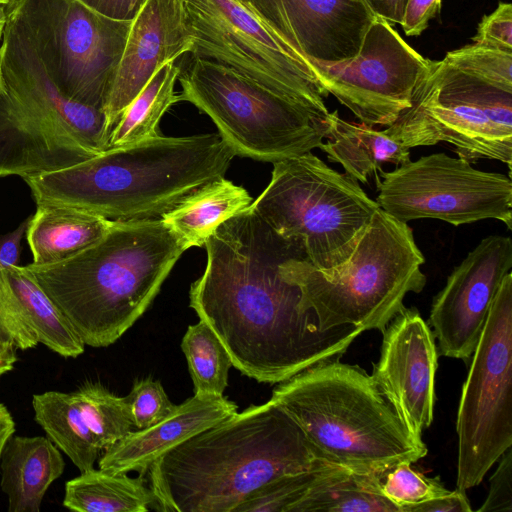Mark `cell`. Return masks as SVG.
<instances>
[{
  "mask_svg": "<svg viewBox=\"0 0 512 512\" xmlns=\"http://www.w3.org/2000/svg\"><path fill=\"white\" fill-rule=\"evenodd\" d=\"M204 246L207 264L190 286L189 305L247 377L281 383L339 360L363 332L320 329L283 269L288 259L306 256L302 245L276 233L251 206L221 223Z\"/></svg>",
  "mask_w": 512,
  "mask_h": 512,
  "instance_id": "1",
  "label": "cell"
},
{
  "mask_svg": "<svg viewBox=\"0 0 512 512\" xmlns=\"http://www.w3.org/2000/svg\"><path fill=\"white\" fill-rule=\"evenodd\" d=\"M324 462L297 423L269 400L176 445L147 474L157 510L234 512L263 484Z\"/></svg>",
  "mask_w": 512,
  "mask_h": 512,
  "instance_id": "2",
  "label": "cell"
},
{
  "mask_svg": "<svg viewBox=\"0 0 512 512\" xmlns=\"http://www.w3.org/2000/svg\"><path fill=\"white\" fill-rule=\"evenodd\" d=\"M235 155L219 133L158 135L24 181L37 205L74 207L112 221L156 219L223 178Z\"/></svg>",
  "mask_w": 512,
  "mask_h": 512,
  "instance_id": "3",
  "label": "cell"
},
{
  "mask_svg": "<svg viewBox=\"0 0 512 512\" xmlns=\"http://www.w3.org/2000/svg\"><path fill=\"white\" fill-rule=\"evenodd\" d=\"M185 250L161 218L113 221L76 255L24 268L83 343L99 348L116 342L144 314Z\"/></svg>",
  "mask_w": 512,
  "mask_h": 512,
  "instance_id": "4",
  "label": "cell"
},
{
  "mask_svg": "<svg viewBox=\"0 0 512 512\" xmlns=\"http://www.w3.org/2000/svg\"><path fill=\"white\" fill-rule=\"evenodd\" d=\"M270 401L300 427L318 456L354 472L386 474L427 454L371 375L357 365L332 360L278 383Z\"/></svg>",
  "mask_w": 512,
  "mask_h": 512,
  "instance_id": "5",
  "label": "cell"
},
{
  "mask_svg": "<svg viewBox=\"0 0 512 512\" xmlns=\"http://www.w3.org/2000/svg\"><path fill=\"white\" fill-rule=\"evenodd\" d=\"M1 45L0 178L58 171L109 149L105 113L58 89L9 15Z\"/></svg>",
  "mask_w": 512,
  "mask_h": 512,
  "instance_id": "6",
  "label": "cell"
},
{
  "mask_svg": "<svg viewBox=\"0 0 512 512\" xmlns=\"http://www.w3.org/2000/svg\"><path fill=\"white\" fill-rule=\"evenodd\" d=\"M424 263L408 223L379 207L342 264L321 270L299 255L283 269L300 287L303 305L315 313L321 330L353 326L383 332L405 307V296L425 287Z\"/></svg>",
  "mask_w": 512,
  "mask_h": 512,
  "instance_id": "7",
  "label": "cell"
},
{
  "mask_svg": "<svg viewBox=\"0 0 512 512\" xmlns=\"http://www.w3.org/2000/svg\"><path fill=\"white\" fill-rule=\"evenodd\" d=\"M251 207L276 233L299 242L321 270L349 258L379 208L356 179L311 152L273 163Z\"/></svg>",
  "mask_w": 512,
  "mask_h": 512,
  "instance_id": "8",
  "label": "cell"
},
{
  "mask_svg": "<svg viewBox=\"0 0 512 512\" xmlns=\"http://www.w3.org/2000/svg\"><path fill=\"white\" fill-rule=\"evenodd\" d=\"M181 101L208 115L236 155L275 163L320 148L326 118L212 60L192 56Z\"/></svg>",
  "mask_w": 512,
  "mask_h": 512,
  "instance_id": "9",
  "label": "cell"
},
{
  "mask_svg": "<svg viewBox=\"0 0 512 512\" xmlns=\"http://www.w3.org/2000/svg\"><path fill=\"white\" fill-rule=\"evenodd\" d=\"M410 148L447 143L469 162L512 164V91L432 60L411 106L383 130Z\"/></svg>",
  "mask_w": 512,
  "mask_h": 512,
  "instance_id": "10",
  "label": "cell"
},
{
  "mask_svg": "<svg viewBox=\"0 0 512 512\" xmlns=\"http://www.w3.org/2000/svg\"><path fill=\"white\" fill-rule=\"evenodd\" d=\"M193 36L192 55L224 65L326 118L328 94L312 60L247 0H178Z\"/></svg>",
  "mask_w": 512,
  "mask_h": 512,
  "instance_id": "11",
  "label": "cell"
},
{
  "mask_svg": "<svg viewBox=\"0 0 512 512\" xmlns=\"http://www.w3.org/2000/svg\"><path fill=\"white\" fill-rule=\"evenodd\" d=\"M6 11L58 89L104 112L131 20L105 16L81 0H11Z\"/></svg>",
  "mask_w": 512,
  "mask_h": 512,
  "instance_id": "12",
  "label": "cell"
},
{
  "mask_svg": "<svg viewBox=\"0 0 512 512\" xmlns=\"http://www.w3.org/2000/svg\"><path fill=\"white\" fill-rule=\"evenodd\" d=\"M462 387L456 487L479 485L512 446V273L503 279Z\"/></svg>",
  "mask_w": 512,
  "mask_h": 512,
  "instance_id": "13",
  "label": "cell"
},
{
  "mask_svg": "<svg viewBox=\"0 0 512 512\" xmlns=\"http://www.w3.org/2000/svg\"><path fill=\"white\" fill-rule=\"evenodd\" d=\"M380 176L376 202L401 222L431 218L459 226L495 219L512 229L510 176L478 170L468 160L442 152Z\"/></svg>",
  "mask_w": 512,
  "mask_h": 512,
  "instance_id": "14",
  "label": "cell"
},
{
  "mask_svg": "<svg viewBox=\"0 0 512 512\" xmlns=\"http://www.w3.org/2000/svg\"><path fill=\"white\" fill-rule=\"evenodd\" d=\"M312 62L326 93L373 127L390 126L411 106L432 64L379 16L356 56L339 62Z\"/></svg>",
  "mask_w": 512,
  "mask_h": 512,
  "instance_id": "15",
  "label": "cell"
},
{
  "mask_svg": "<svg viewBox=\"0 0 512 512\" xmlns=\"http://www.w3.org/2000/svg\"><path fill=\"white\" fill-rule=\"evenodd\" d=\"M511 268V238L491 235L453 269L433 299L428 321L440 355L468 363L494 297Z\"/></svg>",
  "mask_w": 512,
  "mask_h": 512,
  "instance_id": "16",
  "label": "cell"
},
{
  "mask_svg": "<svg viewBox=\"0 0 512 512\" xmlns=\"http://www.w3.org/2000/svg\"><path fill=\"white\" fill-rule=\"evenodd\" d=\"M380 358L371 378L411 437L422 434L434 414L438 353L434 334L416 308L404 307L382 332Z\"/></svg>",
  "mask_w": 512,
  "mask_h": 512,
  "instance_id": "17",
  "label": "cell"
},
{
  "mask_svg": "<svg viewBox=\"0 0 512 512\" xmlns=\"http://www.w3.org/2000/svg\"><path fill=\"white\" fill-rule=\"evenodd\" d=\"M310 60L339 62L359 52L376 15L364 0H247Z\"/></svg>",
  "mask_w": 512,
  "mask_h": 512,
  "instance_id": "18",
  "label": "cell"
},
{
  "mask_svg": "<svg viewBox=\"0 0 512 512\" xmlns=\"http://www.w3.org/2000/svg\"><path fill=\"white\" fill-rule=\"evenodd\" d=\"M193 46V36L178 0H145L131 20L104 108L111 133L125 108L154 73L166 63L192 53Z\"/></svg>",
  "mask_w": 512,
  "mask_h": 512,
  "instance_id": "19",
  "label": "cell"
},
{
  "mask_svg": "<svg viewBox=\"0 0 512 512\" xmlns=\"http://www.w3.org/2000/svg\"><path fill=\"white\" fill-rule=\"evenodd\" d=\"M235 402L224 396L194 395L186 399L161 421L133 430L104 449L100 469L114 473L136 471L144 477L150 466L165 452L237 412Z\"/></svg>",
  "mask_w": 512,
  "mask_h": 512,
  "instance_id": "20",
  "label": "cell"
},
{
  "mask_svg": "<svg viewBox=\"0 0 512 512\" xmlns=\"http://www.w3.org/2000/svg\"><path fill=\"white\" fill-rule=\"evenodd\" d=\"M0 468L8 511L39 512L50 485L63 474L65 461L48 437L13 434L3 448Z\"/></svg>",
  "mask_w": 512,
  "mask_h": 512,
  "instance_id": "21",
  "label": "cell"
},
{
  "mask_svg": "<svg viewBox=\"0 0 512 512\" xmlns=\"http://www.w3.org/2000/svg\"><path fill=\"white\" fill-rule=\"evenodd\" d=\"M112 222L74 207L37 205L26 231L32 264L57 263L76 255L101 239Z\"/></svg>",
  "mask_w": 512,
  "mask_h": 512,
  "instance_id": "22",
  "label": "cell"
},
{
  "mask_svg": "<svg viewBox=\"0 0 512 512\" xmlns=\"http://www.w3.org/2000/svg\"><path fill=\"white\" fill-rule=\"evenodd\" d=\"M326 143L320 149L331 162H337L345 173L361 183L367 184L369 177L382 172L386 163L401 165L411 160L410 149L395 141L383 130L363 122L346 121L338 111L329 112Z\"/></svg>",
  "mask_w": 512,
  "mask_h": 512,
  "instance_id": "23",
  "label": "cell"
},
{
  "mask_svg": "<svg viewBox=\"0 0 512 512\" xmlns=\"http://www.w3.org/2000/svg\"><path fill=\"white\" fill-rule=\"evenodd\" d=\"M252 203L253 199L245 188L223 177L191 193L161 219L187 249L201 247L221 223L249 208Z\"/></svg>",
  "mask_w": 512,
  "mask_h": 512,
  "instance_id": "24",
  "label": "cell"
},
{
  "mask_svg": "<svg viewBox=\"0 0 512 512\" xmlns=\"http://www.w3.org/2000/svg\"><path fill=\"white\" fill-rule=\"evenodd\" d=\"M19 313L38 343L66 358H76L85 344L62 312L24 266L3 267Z\"/></svg>",
  "mask_w": 512,
  "mask_h": 512,
  "instance_id": "25",
  "label": "cell"
},
{
  "mask_svg": "<svg viewBox=\"0 0 512 512\" xmlns=\"http://www.w3.org/2000/svg\"><path fill=\"white\" fill-rule=\"evenodd\" d=\"M384 475L331 465L291 512H399L382 492Z\"/></svg>",
  "mask_w": 512,
  "mask_h": 512,
  "instance_id": "26",
  "label": "cell"
},
{
  "mask_svg": "<svg viewBox=\"0 0 512 512\" xmlns=\"http://www.w3.org/2000/svg\"><path fill=\"white\" fill-rule=\"evenodd\" d=\"M32 407L34 418L47 437L79 471L93 469L101 450L85 421L76 392L34 394Z\"/></svg>",
  "mask_w": 512,
  "mask_h": 512,
  "instance_id": "27",
  "label": "cell"
},
{
  "mask_svg": "<svg viewBox=\"0 0 512 512\" xmlns=\"http://www.w3.org/2000/svg\"><path fill=\"white\" fill-rule=\"evenodd\" d=\"M154 503L143 477L100 468L67 481L63 498L64 507L78 512H147Z\"/></svg>",
  "mask_w": 512,
  "mask_h": 512,
  "instance_id": "28",
  "label": "cell"
},
{
  "mask_svg": "<svg viewBox=\"0 0 512 512\" xmlns=\"http://www.w3.org/2000/svg\"><path fill=\"white\" fill-rule=\"evenodd\" d=\"M181 74L175 62L160 67L121 114L110 139L109 148L135 144L159 134L164 113L181 101L175 83Z\"/></svg>",
  "mask_w": 512,
  "mask_h": 512,
  "instance_id": "29",
  "label": "cell"
},
{
  "mask_svg": "<svg viewBox=\"0 0 512 512\" xmlns=\"http://www.w3.org/2000/svg\"><path fill=\"white\" fill-rule=\"evenodd\" d=\"M194 395L223 396L228 386L231 358L212 329L202 320L188 326L181 342Z\"/></svg>",
  "mask_w": 512,
  "mask_h": 512,
  "instance_id": "30",
  "label": "cell"
},
{
  "mask_svg": "<svg viewBox=\"0 0 512 512\" xmlns=\"http://www.w3.org/2000/svg\"><path fill=\"white\" fill-rule=\"evenodd\" d=\"M85 421L102 451L134 430L125 397L100 383L87 382L76 391Z\"/></svg>",
  "mask_w": 512,
  "mask_h": 512,
  "instance_id": "31",
  "label": "cell"
},
{
  "mask_svg": "<svg viewBox=\"0 0 512 512\" xmlns=\"http://www.w3.org/2000/svg\"><path fill=\"white\" fill-rule=\"evenodd\" d=\"M331 465L335 464L324 462L307 471L275 478L251 492L234 512H291Z\"/></svg>",
  "mask_w": 512,
  "mask_h": 512,
  "instance_id": "32",
  "label": "cell"
},
{
  "mask_svg": "<svg viewBox=\"0 0 512 512\" xmlns=\"http://www.w3.org/2000/svg\"><path fill=\"white\" fill-rule=\"evenodd\" d=\"M442 60L458 72L512 91V51L473 42L447 52Z\"/></svg>",
  "mask_w": 512,
  "mask_h": 512,
  "instance_id": "33",
  "label": "cell"
},
{
  "mask_svg": "<svg viewBox=\"0 0 512 512\" xmlns=\"http://www.w3.org/2000/svg\"><path fill=\"white\" fill-rule=\"evenodd\" d=\"M382 492L399 512H412L425 502L442 497L450 492L439 477L429 478L401 463L389 470L383 478Z\"/></svg>",
  "mask_w": 512,
  "mask_h": 512,
  "instance_id": "34",
  "label": "cell"
},
{
  "mask_svg": "<svg viewBox=\"0 0 512 512\" xmlns=\"http://www.w3.org/2000/svg\"><path fill=\"white\" fill-rule=\"evenodd\" d=\"M134 427L144 429L165 418L175 407L160 381L152 377L134 380L125 397Z\"/></svg>",
  "mask_w": 512,
  "mask_h": 512,
  "instance_id": "35",
  "label": "cell"
},
{
  "mask_svg": "<svg viewBox=\"0 0 512 512\" xmlns=\"http://www.w3.org/2000/svg\"><path fill=\"white\" fill-rule=\"evenodd\" d=\"M474 43L512 51V5L499 2L496 9L479 22Z\"/></svg>",
  "mask_w": 512,
  "mask_h": 512,
  "instance_id": "36",
  "label": "cell"
},
{
  "mask_svg": "<svg viewBox=\"0 0 512 512\" xmlns=\"http://www.w3.org/2000/svg\"><path fill=\"white\" fill-rule=\"evenodd\" d=\"M0 325L12 336L16 347L27 350L39 343L25 325L6 280L3 266L0 265Z\"/></svg>",
  "mask_w": 512,
  "mask_h": 512,
  "instance_id": "37",
  "label": "cell"
},
{
  "mask_svg": "<svg viewBox=\"0 0 512 512\" xmlns=\"http://www.w3.org/2000/svg\"><path fill=\"white\" fill-rule=\"evenodd\" d=\"M499 464L490 477L488 495L478 512L512 511V448L498 459Z\"/></svg>",
  "mask_w": 512,
  "mask_h": 512,
  "instance_id": "38",
  "label": "cell"
},
{
  "mask_svg": "<svg viewBox=\"0 0 512 512\" xmlns=\"http://www.w3.org/2000/svg\"><path fill=\"white\" fill-rule=\"evenodd\" d=\"M441 8V0H408L400 25L407 36L422 34Z\"/></svg>",
  "mask_w": 512,
  "mask_h": 512,
  "instance_id": "39",
  "label": "cell"
},
{
  "mask_svg": "<svg viewBox=\"0 0 512 512\" xmlns=\"http://www.w3.org/2000/svg\"><path fill=\"white\" fill-rule=\"evenodd\" d=\"M466 491L456 488L448 494L416 506L412 512H471Z\"/></svg>",
  "mask_w": 512,
  "mask_h": 512,
  "instance_id": "40",
  "label": "cell"
},
{
  "mask_svg": "<svg viewBox=\"0 0 512 512\" xmlns=\"http://www.w3.org/2000/svg\"><path fill=\"white\" fill-rule=\"evenodd\" d=\"M97 12L119 20H132L145 0H81Z\"/></svg>",
  "mask_w": 512,
  "mask_h": 512,
  "instance_id": "41",
  "label": "cell"
},
{
  "mask_svg": "<svg viewBox=\"0 0 512 512\" xmlns=\"http://www.w3.org/2000/svg\"><path fill=\"white\" fill-rule=\"evenodd\" d=\"M30 217L21 223L14 231L0 237V265L3 267L16 266L19 262L22 238L27 231Z\"/></svg>",
  "mask_w": 512,
  "mask_h": 512,
  "instance_id": "42",
  "label": "cell"
},
{
  "mask_svg": "<svg viewBox=\"0 0 512 512\" xmlns=\"http://www.w3.org/2000/svg\"><path fill=\"white\" fill-rule=\"evenodd\" d=\"M376 16L400 24L408 0H364Z\"/></svg>",
  "mask_w": 512,
  "mask_h": 512,
  "instance_id": "43",
  "label": "cell"
},
{
  "mask_svg": "<svg viewBox=\"0 0 512 512\" xmlns=\"http://www.w3.org/2000/svg\"><path fill=\"white\" fill-rule=\"evenodd\" d=\"M16 349L12 336L0 325V377L14 368Z\"/></svg>",
  "mask_w": 512,
  "mask_h": 512,
  "instance_id": "44",
  "label": "cell"
},
{
  "mask_svg": "<svg viewBox=\"0 0 512 512\" xmlns=\"http://www.w3.org/2000/svg\"><path fill=\"white\" fill-rule=\"evenodd\" d=\"M15 422L8 408L0 403V458L9 438L15 433Z\"/></svg>",
  "mask_w": 512,
  "mask_h": 512,
  "instance_id": "45",
  "label": "cell"
},
{
  "mask_svg": "<svg viewBox=\"0 0 512 512\" xmlns=\"http://www.w3.org/2000/svg\"><path fill=\"white\" fill-rule=\"evenodd\" d=\"M6 22H7L6 6L0 5V39L3 37Z\"/></svg>",
  "mask_w": 512,
  "mask_h": 512,
  "instance_id": "46",
  "label": "cell"
},
{
  "mask_svg": "<svg viewBox=\"0 0 512 512\" xmlns=\"http://www.w3.org/2000/svg\"><path fill=\"white\" fill-rule=\"evenodd\" d=\"M2 55H3V46H0V90L2 86V71H1V64H2Z\"/></svg>",
  "mask_w": 512,
  "mask_h": 512,
  "instance_id": "47",
  "label": "cell"
},
{
  "mask_svg": "<svg viewBox=\"0 0 512 512\" xmlns=\"http://www.w3.org/2000/svg\"><path fill=\"white\" fill-rule=\"evenodd\" d=\"M11 0H0V5L6 6Z\"/></svg>",
  "mask_w": 512,
  "mask_h": 512,
  "instance_id": "48",
  "label": "cell"
}]
</instances>
